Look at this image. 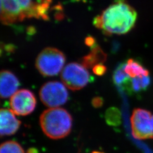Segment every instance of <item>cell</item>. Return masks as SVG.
Segmentation results:
<instances>
[{
    "label": "cell",
    "instance_id": "6da1fadb",
    "mask_svg": "<svg viewBox=\"0 0 153 153\" xmlns=\"http://www.w3.org/2000/svg\"><path fill=\"white\" fill-rule=\"evenodd\" d=\"M137 12L124 0H117L94 19V26L106 35H123L130 31L137 20Z\"/></svg>",
    "mask_w": 153,
    "mask_h": 153
},
{
    "label": "cell",
    "instance_id": "7a4b0ae2",
    "mask_svg": "<svg viewBox=\"0 0 153 153\" xmlns=\"http://www.w3.org/2000/svg\"><path fill=\"white\" fill-rule=\"evenodd\" d=\"M40 124L44 134L51 139L57 140L68 136L72 128L71 114L62 108H50L40 117Z\"/></svg>",
    "mask_w": 153,
    "mask_h": 153
},
{
    "label": "cell",
    "instance_id": "3957f363",
    "mask_svg": "<svg viewBox=\"0 0 153 153\" xmlns=\"http://www.w3.org/2000/svg\"><path fill=\"white\" fill-rule=\"evenodd\" d=\"M65 61V56L63 52L57 48L48 47L39 53L35 65L43 76H55L62 70Z\"/></svg>",
    "mask_w": 153,
    "mask_h": 153
},
{
    "label": "cell",
    "instance_id": "277c9868",
    "mask_svg": "<svg viewBox=\"0 0 153 153\" xmlns=\"http://www.w3.org/2000/svg\"><path fill=\"white\" fill-rule=\"evenodd\" d=\"M61 79L66 86L73 91L82 89L91 80L86 68L77 62L66 65L61 73Z\"/></svg>",
    "mask_w": 153,
    "mask_h": 153
},
{
    "label": "cell",
    "instance_id": "5b68a950",
    "mask_svg": "<svg viewBox=\"0 0 153 153\" xmlns=\"http://www.w3.org/2000/svg\"><path fill=\"white\" fill-rule=\"evenodd\" d=\"M131 133L137 140L153 139V115L146 109L135 108L131 117Z\"/></svg>",
    "mask_w": 153,
    "mask_h": 153
},
{
    "label": "cell",
    "instance_id": "8992f818",
    "mask_svg": "<svg viewBox=\"0 0 153 153\" xmlns=\"http://www.w3.org/2000/svg\"><path fill=\"white\" fill-rule=\"evenodd\" d=\"M39 96L43 103L50 108H56L65 104L69 95L65 86L58 81L44 83L40 88Z\"/></svg>",
    "mask_w": 153,
    "mask_h": 153
},
{
    "label": "cell",
    "instance_id": "52a82bcc",
    "mask_svg": "<svg viewBox=\"0 0 153 153\" xmlns=\"http://www.w3.org/2000/svg\"><path fill=\"white\" fill-rule=\"evenodd\" d=\"M36 100L34 94L27 89L17 91L11 96L10 105L13 112L18 116L31 114L35 108Z\"/></svg>",
    "mask_w": 153,
    "mask_h": 153
},
{
    "label": "cell",
    "instance_id": "ba28073f",
    "mask_svg": "<svg viewBox=\"0 0 153 153\" xmlns=\"http://www.w3.org/2000/svg\"><path fill=\"white\" fill-rule=\"evenodd\" d=\"M20 126L21 121L16 119L13 111L5 108L1 109L0 133L1 136L15 134Z\"/></svg>",
    "mask_w": 153,
    "mask_h": 153
},
{
    "label": "cell",
    "instance_id": "9c48e42d",
    "mask_svg": "<svg viewBox=\"0 0 153 153\" xmlns=\"http://www.w3.org/2000/svg\"><path fill=\"white\" fill-rule=\"evenodd\" d=\"M19 81L11 71L2 70L0 74V94L1 98L6 99L16 93Z\"/></svg>",
    "mask_w": 153,
    "mask_h": 153
},
{
    "label": "cell",
    "instance_id": "30bf717a",
    "mask_svg": "<svg viewBox=\"0 0 153 153\" xmlns=\"http://www.w3.org/2000/svg\"><path fill=\"white\" fill-rule=\"evenodd\" d=\"M106 59L107 55L96 44L92 47L90 53L82 58V64L85 68H90L98 64L103 63Z\"/></svg>",
    "mask_w": 153,
    "mask_h": 153
},
{
    "label": "cell",
    "instance_id": "8fae6325",
    "mask_svg": "<svg viewBox=\"0 0 153 153\" xmlns=\"http://www.w3.org/2000/svg\"><path fill=\"white\" fill-rule=\"evenodd\" d=\"M40 0H11L13 3L22 11L25 18H38V11Z\"/></svg>",
    "mask_w": 153,
    "mask_h": 153
},
{
    "label": "cell",
    "instance_id": "7c38bea8",
    "mask_svg": "<svg viewBox=\"0 0 153 153\" xmlns=\"http://www.w3.org/2000/svg\"><path fill=\"white\" fill-rule=\"evenodd\" d=\"M150 84V78L149 76H137L131 78L124 88L129 93H139L145 91Z\"/></svg>",
    "mask_w": 153,
    "mask_h": 153
},
{
    "label": "cell",
    "instance_id": "4fadbf2b",
    "mask_svg": "<svg viewBox=\"0 0 153 153\" xmlns=\"http://www.w3.org/2000/svg\"><path fill=\"white\" fill-rule=\"evenodd\" d=\"M124 71L126 74L131 78H136L137 76H148L149 71L145 68L138 61L133 59L128 60L126 64L124 65Z\"/></svg>",
    "mask_w": 153,
    "mask_h": 153
},
{
    "label": "cell",
    "instance_id": "5bb4252c",
    "mask_svg": "<svg viewBox=\"0 0 153 153\" xmlns=\"http://www.w3.org/2000/svg\"><path fill=\"white\" fill-rule=\"evenodd\" d=\"M124 65L121 64L114 71L113 76V80L115 85L123 88H124L131 78L124 71Z\"/></svg>",
    "mask_w": 153,
    "mask_h": 153
},
{
    "label": "cell",
    "instance_id": "9a60e30c",
    "mask_svg": "<svg viewBox=\"0 0 153 153\" xmlns=\"http://www.w3.org/2000/svg\"><path fill=\"white\" fill-rule=\"evenodd\" d=\"M0 153H25V152L18 142L9 141L1 144Z\"/></svg>",
    "mask_w": 153,
    "mask_h": 153
},
{
    "label": "cell",
    "instance_id": "2e32d148",
    "mask_svg": "<svg viewBox=\"0 0 153 153\" xmlns=\"http://www.w3.org/2000/svg\"><path fill=\"white\" fill-rule=\"evenodd\" d=\"M107 114V119L109 124H117L120 121V112L118 109L116 108L108 109Z\"/></svg>",
    "mask_w": 153,
    "mask_h": 153
},
{
    "label": "cell",
    "instance_id": "e0dca14e",
    "mask_svg": "<svg viewBox=\"0 0 153 153\" xmlns=\"http://www.w3.org/2000/svg\"><path fill=\"white\" fill-rule=\"evenodd\" d=\"M93 71L95 75L98 76H102L107 71V68L103 64H98L93 67Z\"/></svg>",
    "mask_w": 153,
    "mask_h": 153
},
{
    "label": "cell",
    "instance_id": "ac0fdd59",
    "mask_svg": "<svg viewBox=\"0 0 153 153\" xmlns=\"http://www.w3.org/2000/svg\"><path fill=\"white\" fill-rule=\"evenodd\" d=\"M103 99L100 97H96L94 98L92 100V104L93 106L95 108H98L102 105L103 104Z\"/></svg>",
    "mask_w": 153,
    "mask_h": 153
},
{
    "label": "cell",
    "instance_id": "d6986e66",
    "mask_svg": "<svg viewBox=\"0 0 153 153\" xmlns=\"http://www.w3.org/2000/svg\"><path fill=\"white\" fill-rule=\"evenodd\" d=\"M95 39L92 36H88L85 39V44L90 47H93L95 44Z\"/></svg>",
    "mask_w": 153,
    "mask_h": 153
},
{
    "label": "cell",
    "instance_id": "ffe728a7",
    "mask_svg": "<svg viewBox=\"0 0 153 153\" xmlns=\"http://www.w3.org/2000/svg\"><path fill=\"white\" fill-rule=\"evenodd\" d=\"M27 153H39L38 150L36 148H30L27 152Z\"/></svg>",
    "mask_w": 153,
    "mask_h": 153
},
{
    "label": "cell",
    "instance_id": "44dd1931",
    "mask_svg": "<svg viewBox=\"0 0 153 153\" xmlns=\"http://www.w3.org/2000/svg\"><path fill=\"white\" fill-rule=\"evenodd\" d=\"M91 153H102V152H98V151H94V152H93Z\"/></svg>",
    "mask_w": 153,
    "mask_h": 153
}]
</instances>
